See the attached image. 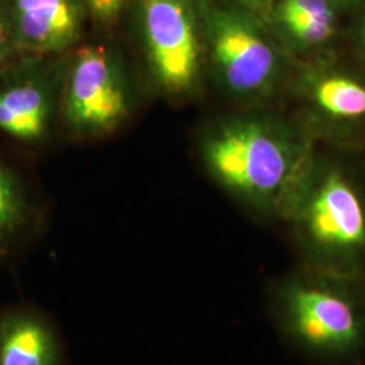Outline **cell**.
Here are the masks:
<instances>
[{"label": "cell", "instance_id": "obj_1", "mask_svg": "<svg viewBox=\"0 0 365 365\" xmlns=\"http://www.w3.org/2000/svg\"><path fill=\"white\" fill-rule=\"evenodd\" d=\"M312 133L269 113L222 118L205 131L200 155L211 178L262 217H280L313 156Z\"/></svg>", "mask_w": 365, "mask_h": 365}, {"label": "cell", "instance_id": "obj_2", "mask_svg": "<svg viewBox=\"0 0 365 365\" xmlns=\"http://www.w3.org/2000/svg\"><path fill=\"white\" fill-rule=\"evenodd\" d=\"M282 218L291 222L312 268L356 274L365 257V197L337 163L314 152Z\"/></svg>", "mask_w": 365, "mask_h": 365}, {"label": "cell", "instance_id": "obj_3", "mask_svg": "<svg viewBox=\"0 0 365 365\" xmlns=\"http://www.w3.org/2000/svg\"><path fill=\"white\" fill-rule=\"evenodd\" d=\"M276 309L284 331L314 354L345 357L365 342V302L356 274L310 267L279 286Z\"/></svg>", "mask_w": 365, "mask_h": 365}, {"label": "cell", "instance_id": "obj_4", "mask_svg": "<svg viewBox=\"0 0 365 365\" xmlns=\"http://www.w3.org/2000/svg\"><path fill=\"white\" fill-rule=\"evenodd\" d=\"M205 38V61L218 86L233 99H265L286 80L287 58L248 15L210 10Z\"/></svg>", "mask_w": 365, "mask_h": 365}, {"label": "cell", "instance_id": "obj_5", "mask_svg": "<svg viewBox=\"0 0 365 365\" xmlns=\"http://www.w3.org/2000/svg\"><path fill=\"white\" fill-rule=\"evenodd\" d=\"M141 26L146 63L157 87L168 96L195 92L205 61L190 0H143Z\"/></svg>", "mask_w": 365, "mask_h": 365}, {"label": "cell", "instance_id": "obj_6", "mask_svg": "<svg viewBox=\"0 0 365 365\" xmlns=\"http://www.w3.org/2000/svg\"><path fill=\"white\" fill-rule=\"evenodd\" d=\"M131 95L115 54L87 45L72 57L63 98L66 125L81 135H105L130 117Z\"/></svg>", "mask_w": 365, "mask_h": 365}, {"label": "cell", "instance_id": "obj_7", "mask_svg": "<svg viewBox=\"0 0 365 365\" xmlns=\"http://www.w3.org/2000/svg\"><path fill=\"white\" fill-rule=\"evenodd\" d=\"M294 92L312 117L329 130H349L365 125V76L331 60L298 66Z\"/></svg>", "mask_w": 365, "mask_h": 365}, {"label": "cell", "instance_id": "obj_8", "mask_svg": "<svg viewBox=\"0 0 365 365\" xmlns=\"http://www.w3.org/2000/svg\"><path fill=\"white\" fill-rule=\"evenodd\" d=\"M1 10L21 53L56 54L78 41L81 15L75 0H6Z\"/></svg>", "mask_w": 365, "mask_h": 365}, {"label": "cell", "instance_id": "obj_9", "mask_svg": "<svg viewBox=\"0 0 365 365\" xmlns=\"http://www.w3.org/2000/svg\"><path fill=\"white\" fill-rule=\"evenodd\" d=\"M6 71L0 72V131L19 141H38L54 113L51 80L26 63Z\"/></svg>", "mask_w": 365, "mask_h": 365}, {"label": "cell", "instance_id": "obj_10", "mask_svg": "<svg viewBox=\"0 0 365 365\" xmlns=\"http://www.w3.org/2000/svg\"><path fill=\"white\" fill-rule=\"evenodd\" d=\"M0 365H64L58 331L29 304L0 309Z\"/></svg>", "mask_w": 365, "mask_h": 365}, {"label": "cell", "instance_id": "obj_11", "mask_svg": "<svg viewBox=\"0 0 365 365\" xmlns=\"http://www.w3.org/2000/svg\"><path fill=\"white\" fill-rule=\"evenodd\" d=\"M34 221V207L26 188L0 160V262L15 257Z\"/></svg>", "mask_w": 365, "mask_h": 365}, {"label": "cell", "instance_id": "obj_12", "mask_svg": "<svg viewBox=\"0 0 365 365\" xmlns=\"http://www.w3.org/2000/svg\"><path fill=\"white\" fill-rule=\"evenodd\" d=\"M284 37L294 51L306 52L324 46L336 34V18H292L280 21Z\"/></svg>", "mask_w": 365, "mask_h": 365}, {"label": "cell", "instance_id": "obj_13", "mask_svg": "<svg viewBox=\"0 0 365 365\" xmlns=\"http://www.w3.org/2000/svg\"><path fill=\"white\" fill-rule=\"evenodd\" d=\"M334 7L329 0H282L276 10L277 21L291 18H334Z\"/></svg>", "mask_w": 365, "mask_h": 365}, {"label": "cell", "instance_id": "obj_14", "mask_svg": "<svg viewBox=\"0 0 365 365\" xmlns=\"http://www.w3.org/2000/svg\"><path fill=\"white\" fill-rule=\"evenodd\" d=\"M19 53L10 24L0 7V72L10 66Z\"/></svg>", "mask_w": 365, "mask_h": 365}, {"label": "cell", "instance_id": "obj_15", "mask_svg": "<svg viewBox=\"0 0 365 365\" xmlns=\"http://www.w3.org/2000/svg\"><path fill=\"white\" fill-rule=\"evenodd\" d=\"M92 16L102 24L113 22L123 10L126 0H86Z\"/></svg>", "mask_w": 365, "mask_h": 365}, {"label": "cell", "instance_id": "obj_16", "mask_svg": "<svg viewBox=\"0 0 365 365\" xmlns=\"http://www.w3.org/2000/svg\"><path fill=\"white\" fill-rule=\"evenodd\" d=\"M354 38H356L357 52L360 53V56L363 57V60L365 61V18L357 27Z\"/></svg>", "mask_w": 365, "mask_h": 365}, {"label": "cell", "instance_id": "obj_17", "mask_svg": "<svg viewBox=\"0 0 365 365\" xmlns=\"http://www.w3.org/2000/svg\"><path fill=\"white\" fill-rule=\"evenodd\" d=\"M235 1L241 3L242 6L249 7V9H257V7H261L262 4H265L268 0H235Z\"/></svg>", "mask_w": 365, "mask_h": 365}, {"label": "cell", "instance_id": "obj_18", "mask_svg": "<svg viewBox=\"0 0 365 365\" xmlns=\"http://www.w3.org/2000/svg\"><path fill=\"white\" fill-rule=\"evenodd\" d=\"M329 1H330V3L334 6L336 3H341V1H348V0H329Z\"/></svg>", "mask_w": 365, "mask_h": 365}]
</instances>
